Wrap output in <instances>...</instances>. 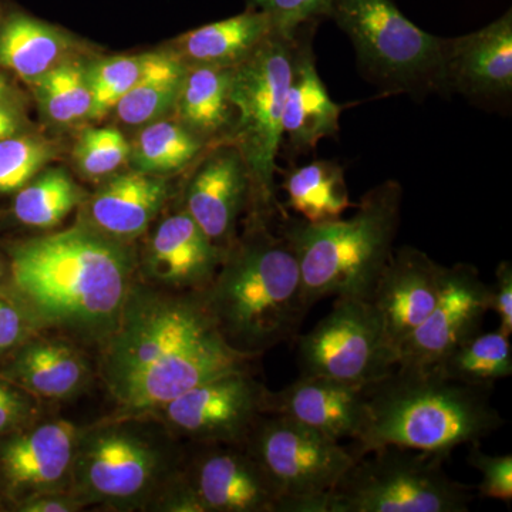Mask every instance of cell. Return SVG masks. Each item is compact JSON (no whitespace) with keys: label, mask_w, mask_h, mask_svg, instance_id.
<instances>
[{"label":"cell","mask_w":512,"mask_h":512,"mask_svg":"<svg viewBox=\"0 0 512 512\" xmlns=\"http://www.w3.org/2000/svg\"><path fill=\"white\" fill-rule=\"evenodd\" d=\"M0 123H20L18 114L9 106L8 101H0Z\"/></svg>","instance_id":"cell-42"},{"label":"cell","mask_w":512,"mask_h":512,"mask_svg":"<svg viewBox=\"0 0 512 512\" xmlns=\"http://www.w3.org/2000/svg\"><path fill=\"white\" fill-rule=\"evenodd\" d=\"M131 144L117 128L84 131L74 147L77 167L87 177H104L119 170L130 158Z\"/></svg>","instance_id":"cell-35"},{"label":"cell","mask_w":512,"mask_h":512,"mask_svg":"<svg viewBox=\"0 0 512 512\" xmlns=\"http://www.w3.org/2000/svg\"><path fill=\"white\" fill-rule=\"evenodd\" d=\"M487 312H490V285L481 279L476 266H447L439 301L400 346L396 366L439 365L461 343L481 332Z\"/></svg>","instance_id":"cell-13"},{"label":"cell","mask_w":512,"mask_h":512,"mask_svg":"<svg viewBox=\"0 0 512 512\" xmlns=\"http://www.w3.org/2000/svg\"><path fill=\"white\" fill-rule=\"evenodd\" d=\"M82 498L72 488L69 490L52 491L30 497L18 503V510L23 512H74L84 508Z\"/></svg>","instance_id":"cell-41"},{"label":"cell","mask_w":512,"mask_h":512,"mask_svg":"<svg viewBox=\"0 0 512 512\" xmlns=\"http://www.w3.org/2000/svg\"><path fill=\"white\" fill-rule=\"evenodd\" d=\"M329 18L352 40L360 72L383 93L444 96L446 37L414 25L394 0H332Z\"/></svg>","instance_id":"cell-8"},{"label":"cell","mask_w":512,"mask_h":512,"mask_svg":"<svg viewBox=\"0 0 512 512\" xmlns=\"http://www.w3.org/2000/svg\"><path fill=\"white\" fill-rule=\"evenodd\" d=\"M282 495L281 512H326L328 495L355 463L349 448L305 424L265 414L244 443Z\"/></svg>","instance_id":"cell-10"},{"label":"cell","mask_w":512,"mask_h":512,"mask_svg":"<svg viewBox=\"0 0 512 512\" xmlns=\"http://www.w3.org/2000/svg\"><path fill=\"white\" fill-rule=\"evenodd\" d=\"M207 146L180 121L157 120L131 144L130 160L141 173H174L192 163Z\"/></svg>","instance_id":"cell-29"},{"label":"cell","mask_w":512,"mask_h":512,"mask_svg":"<svg viewBox=\"0 0 512 512\" xmlns=\"http://www.w3.org/2000/svg\"><path fill=\"white\" fill-rule=\"evenodd\" d=\"M268 393L251 370H238L192 387L154 414H160L173 436L195 443L244 444L266 414Z\"/></svg>","instance_id":"cell-12"},{"label":"cell","mask_w":512,"mask_h":512,"mask_svg":"<svg viewBox=\"0 0 512 512\" xmlns=\"http://www.w3.org/2000/svg\"><path fill=\"white\" fill-rule=\"evenodd\" d=\"M282 175L285 210L296 212L309 224L340 220L353 205L345 170L336 161L315 160L301 167H289Z\"/></svg>","instance_id":"cell-27"},{"label":"cell","mask_w":512,"mask_h":512,"mask_svg":"<svg viewBox=\"0 0 512 512\" xmlns=\"http://www.w3.org/2000/svg\"><path fill=\"white\" fill-rule=\"evenodd\" d=\"M251 180L244 157L231 143L208 148L185 191V212L215 245L227 249L237 238L239 215L248 210Z\"/></svg>","instance_id":"cell-18"},{"label":"cell","mask_w":512,"mask_h":512,"mask_svg":"<svg viewBox=\"0 0 512 512\" xmlns=\"http://www.w3.org/2000/svg\"><path fill=\"white\" fill-rule=\"evenodd\" d=\"M5 375L33 396L63 400L82 392L92 367L66 340L30 338L16 350Z\"/></svg>","instance_id":"cell-23"},{"label":"cell","mask_w":512,"mask_h":512,"mask_svg":"<svg viewBox=\"0 0 512 512\" xmlns=\"http://www.w3.org/2000/svg\"><path fill=\"white\" fill-rule=\"evenodd\" d=\"M332 0H248V9L258 10L271 20L274 29L295 33L305 25H319L329 18Z\"/></svg>","instance_id":"cell-36"},{"label":"cell","mask_w":512,"mask_h":512,"mask_svg":"<svg viewBox=\"0 0 512 512\" xmlns=\"http://www.w3.org/2000/svg\"><path fill=\"white\" fill-rule=\"evenodd\" d=\"M446 269L413 247L393 251L384 266L369 301L394 362L404 340L419 328L439 301Z\"/></svg>","instance_id":"cell-15"},{"label":"cell","mask_w":512,"mask_h":512,"mask_svg":"<svg viewBox=\"0 0 512 512\" xmlns=\"http://www.w3.org/2000/svg\"><path fill=\"white\" fill-rule=\"evenodd\" d=\"M72 52L73 40L55 26L22 13L0 22V66L29 84L69 60Z\"/></svg>","instance_id":"cell-26"},{"label":"cell","mask_w":512,"mask_h":512,"mask_svg":"<svg viewBox=\"0 0 512 512\" xmlns=\"http://www.w3.org/2000/svg\"><path fill=\"white\" fill-rule=\"evenodd\" d=\"M39 414L36 396L18 384L0 380V434L15 433L29 426Z\"/></svg>","instance_id":"cell-38"},{"label":"cell","mask_w":512,"mask_h":512,"mask_svg":"<svg viewBox=\"0 0 512 512\" xmlns=\"http://www.w3.org/2000/svg\"><path fill=\"white\" fill-rule=\"evenodd\" d=\"M33 323L12 303L0 299V353L19 348L30 339Z\"/></svg>","instance_id":"cell-40"},{"label":"cell","mask_w":512,"mask_h":512,"mask_svg":"<svg viewBox=\"0 0 512 512\" xmlns=\"http://www.w3.org/2000/svg\"><path fill=\"white\" fill-rule=\"evenodd\" d=\"M20 123H0V140L18 134Z\"/></svg>","instance_id":"cell-43"},{"label":"cell","mask_w":512,"mask_h":512,"mask_svg":"<svg viewBox=\"0 0 512 512\" xmlns=\"http://www.w3.org/2000/svg\"><path fill=\"white\" fill-rule=\"evenodd\" d=\"M10 97H12V90H10L8 80L0 76V101H8Z\"/></svg>","instance_id":"cell-44"},{"label":"cell","mask_w":512,"mask_h":512,"mask_svg":"<svg viewBox=\"0 0 512 512\" xmlns=\"http://www.w3.org/2000/svg\"><path fill=\"white\" fill-rule=\"evenodd\" d=\"M316 26L305 25L298 30L282 117V141L288 144V153L295 156L315 150L323 138L335 137L340 114L346 109V104L332 100L316 69L312 46Z\"/></svg>","instance_id":"cell-20"},{"label":"cell","mask_w":512,"mask_h":512,"mask_svg":"<svg viewBox=\"0 0 512 512\" xmlns=\"http://www.w3.org/2000/svg\"><path fill=\"white\" fill-rule=\"evenodd\" d=\"M366 386L301 376L279 392L269 390L266 414H278L330 439L355 440L365 420Z\"/></svg>","instance_id":"cell-21"},{"label":"cell","mask_w":512,"mask_h":512,"mask_svg":"<svg viewBox=\"0 0 512 512\" xmlns=\"http://www.w3.org/2000/svg\"><path fill=\"white\" fill-rule=\"evenodd\" d=\"M201 295L228 345L258 359L291 340L309 311L298 259L264 222L247 221Z\"/></svg>","instance_id":"cell-4"},{"label":"cell","mask_w":512,"mask_h":512,"mask_svg":"<svg viewBox=\"0 0 512 512\" xmlns=\"http://www.w3.org/2000/svg\"><path fill=\"white\" fill-rule=\"evenodd\" d=\"M436 367L457 382L494 389L495 382L512 373L510 336L500 330L477 333L444 357Z\"/></svg>","instance_id":"cell-30"},{"label":"cell","mask_w":512,"mask_h":512,"mask_svg":"<svg viewBox=\"0 0 512 512\" xmlns=\"http://www.w3.org/2000/svg\"><path fill=\"white\" fill-rule=\"evenodd\" d=\"M0 18H2V10H0ZM2 22V20H0Z\"/></svg>","instance_id":"cell-45"},{"label":"cell","mask_w":512,"mask_h":512,"mask_svg":"<svg viewBox=\"0 0 512 512\" xmlns=\"http://www.w3.org/2000/svg\"><path fill=\"white\" fill-rule=\"evenodd\" d=\"M232 67L187 66L175 111L178 121L210 146L228 140L235 123L229 100Z\"/></svg>","instance_id":"cell-25"},{"label":"cell","mask_w":512,"mask_h":512,"mask_svg":"<svg viewBox=\"0 0 512 512\" xmlns=\"http://www.w3.org/2000/svg\"><path fill=\"white\" fill-rule=\"evenodd\" d=\"M197 444L184 471L204 512H281L282 495L244 444Z\"/></svg>","instance_id":"cell-14"},{"label":"cell","mask_w":512,"mask_h":512,"mask_svg":"<svg viewBox=\"0 0 512 512\" xmlns=\"http://www.w3.org/2000/svg\"><path fill=\"white\" fill-rule=\"evenodd\" d=\"M403 187L387 180L367 191L349 220L309 224L281 218L282 235L298 259L309 309L320 299L369 301L393 254L402 214Z\"/></svg>","instance_id":"cell-5"},{"label":"cell","mask_w":512,"mask_h":512,"mask_svg":"<svg viewBox=\"0 0 512 512\" xmlns=\"http://www.w3.org/2000/svg\"><path fill=\"white\" fill-rule=\"evenodd\" d=\"M444 96L498 103L512 94V12L490 25L444 43Z\"/></svg>","instance_id":"cell-16"},{"label":"cell","mask_w":512,"mask_h":512,"mask_svg":"<svg viewBox=\"0 0 512 512\" xmlns=\"http://www.w3.org/2000/svg\"><path fill=\"white\" fill-rule=\"evenodd\" d=\"M298 30L272 29L247 59L231 69L229 100L235 123L225 143L237 147L247 164L251 180L248 221L269 224L272 218L281 220L289 214L276 197L275 174Z\"/></svg>","instance_id":"cell-6"},{"label":"cell","mask_w":512,"mask_h":512,"mask_svg":"<svg viewBox=\"0 0 512 512\" xmlns=\"http://www.w3.org/2000/svg\"><path fill=\"white\" fill-rule=\"evenodd\" d=\"M101 348V380L124 416L154 414L198 384L251 370L258 359L228 345L201 292L138 282Z\"/></svg>","instance_id":"cell-1"},{"label":"cell","mask_w":512,"mask_h":512,"mask_svg":"<svg viewBox=\"0 0 512 512\" xmlns=\"http://www.w3.org/2000/svg\"><path fill=\"white\" fill-rule=\"evenodd\" d=\"M10 269L33 326L101 343L119 323L137 261L126 242L84 224L16 245Z\"/></svg>","instance_id":"cell-2"},{"label":"cell","mask_w":512,"mask_h":512,"mask_svg":"<svg viewBox=\"0 0 512 512\" xmlns=\"http://www.w3.org/2000/svg\"><path fill=\"white\" fill-rule=\"evenodd\" d=\"M491 387L450 379L436 366H396L365 390V420L349 448L356 458L396 446L450 457L503 426Z\"/></svg>","instance_id":"cell-3"},{"label":"cell","mask_w":512,"mask_h":512,"mask_svg":"<svg viewBox=\"0 0 512 512\" xmlns=\"http://www.w3.org/2000/svg\"><path fill=\"white\" fill-rule=\"evenodd\" d=\"M490 311L500 318V332L512 335V265L503 261L495 269V282L490 286Z\"/></svg>","instance_id":"cell-39"},{"label":"cell","mask_w":512,"mask_h":512,"mask_svg":"<svg viewBox=\"0 0 512 512\" xmlns=\"http://www.w3.org/2000/svg\"><path fill=\"white\" fill-rule=\"evenodd\" d=\"M170 197V185L160 175H116L94 194L89 225L111 238L127 242L143 235Z\"/></svg>","instance_id":"cell-22"},{"label":"cell","mask_w":512,"mask_h":512,"mask_svg":"<svg viewBox=\"0 0 512 512\" xmlns=\"http://www.w3.org/2000/svg\"><path fill=\"white\" fill-rule=\"evenodd\" d=\"M79 185L60 168L46 170L32 183L20 188L13 211L22 224L35 228H53L80 204Z\"/></svg>","instance_id":"cell-31"},{"label":"cell","mask_w":512,"mask_h":512,"mask_svg":"<svg viewBox=\"0 0 512 512\" xmlns=\"http://www.w3.org/2000/svg\"><path fill=\"white\" fill-rule=\"evenodd\" d=\"M272 29L268 16L247 8L237 16L178 37L173 52L187 66L234 67L247 59Z\"/></svg>","instance_id":"cell-24"},{"label":"cell","mask_w":512,"mask_h":512,"mask_svg":"<svg viewBox=\"0 0 512 512\" xmlns=\"http://www.w3.org/2000/svg\"><path fill=\"white\" fill-rule=\"evenodd\" d=\"M173 434L163 437L137 416L104 421L80 430L72 490L89 504L116 510L153 505L165 485L183 471Z\"/></svg>","instance_id":"cell-7"},{"label":"cell","mask_w":512,"mask_h":512,"mask_svg":"<svg viewBox=\"0 0 512 512\" xmlns=\"http://www.w3.org/2000/svg\"><path fill=\"white\" fill-rule=\"evenodd\" d=\"M187 64L174 52L150 53L138 82L116 104L117 117L128 126H143L174 110Z\"/></svg>","instance_id":"cell-28"},{"label":"cell","mask_w":512,"mask_h":512,"mask_svg":"<svg viewBox=\"0 0 512 512\" xmlns=\"http://www.w3.org/2000/svg\"><path fill=\"white\" fill-rule=\"evenodd\" d=\"M468 463L480 471L481 483L478 485L480 497L511 503L512 500V456H490L471 444Z\"/></svg>","instance_id":"cell-37"},{"label":"cell","mask_w":512,"mask_h":512,"mask_svg":"<svg viewBox=\"0 0 512 512\" xmlns=\"http://www.w3.org/2000/svg\"><path fill=\"white\" fill-rule=\"evenodd\" d=\"M53 154L55 148L43 137L15 134L0 140V192L25 187Z\"/></svg>","instance_id":"cell-34"},{"label":"cell","mask_w":512,"mask_h":512,"mask_svg":"<svg viewBox=\"0 0 512 512\" xmlns=\"http://www.w3.org/2000/svg\"><path fill=\"white\" fill-rule=\"evenodd\" d=\"M37 100L50 120L74 124L89 119L93 96L87 67L72 59L57 64L32 83Z\"/></svg>","instance_id":"cell-32"},{"label":"cell","mask_w":512,"mask_h":512,"mask_svg":"<svg viewBox=\"0 0 512 512\" xmlns=\"http://www.w3.org/2000/svg\"><path fill=\"white\" fill-rule=\"evenodd\" d=\"M301 376L338 382H376L396 367L370 301L336 298L332 311L299 340Z\"/></svg>","instance_id":"cell-11"},{"label":"cell","mask_w":512,"mask_h":512,"mask_svg":"<svg viewBox=\"0 0 512 512\" xmlns=\"http://www.w3.org/2000/svg\"><path fill=\"white\" fill-rule=\"evenodd\" d=\"M147 55L116 56L87 67L93 104L89 120L101 119L116 107L138 82L148 60Z\"/></svg>","instance_id":"cell-33"},{"label":"cell","mask_w":512,"mask_h":512,"mask_svg":"<svg viewBox=\"0 0 512 512\" xmlns=\"http://www.w3.org/2000/svg\"><path fill=\"white\" fill-rule=\"evenodd\" d=\"M79 429L66 420L47 421L0 448L6 490L18 503L35 495L72 488V468Z\"/></svg>","instance_id":"cell-17"},{"label":"cell","mask_w":512,"mask_h":512,"mask_svg":"<svg viewBox=\"0 0 512 512\" xmlns=\"http://www.w3.org/2000/svg\"><path fill=\"white\" fill-rule=\"evenodd\" d=\"M0 276H2V271H0Z\"/></svg>","instance_id":"cell-46"},{"label":"cell","mask_w":512,"mask_h":512,"mask_svg":"<svg viewBox=\"0 0 512 512\" xmlns=\"http://www.w3.org/2000/svg\"><path fill=\"white\" fill-rule=\"evenodd\" d=\"M225 249L218 247L185 211L165 218L148 241L144 274L178 292H202L217 275Z\"/></svg>","instance_id":"cell-19"},{"label":"cell","mask_w":512,"mask_h":512,"mask_svg":"<svg viewBox=\"0 0 512 512\" xmlns=\"http://www.w3.org/2000/svg\"><path fill=\"white\" fill-rule=\"evenodd\" d=\"M444 460L396 446L356 458L330 491L326 512H466L473 495L447 476Z\"/></svg>","instance_id":"cell-9"}]
</instances>
